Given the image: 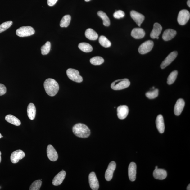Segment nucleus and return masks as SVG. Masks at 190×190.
<instances>
[{"label": "nucleus", "instance_id": "obj_1", "mask_svg": "<svg viewBox=\"0 0 190 190\" xmlns=\"http://www.w3.org/2000/svg\"><path fill=\"white\" fill-rule=\"evenodd\" d=\"M44 87L46 93L51 97L56 95L59 89V84L54 79L48 78L45 81Z\"/></svg>", "mask_w": 190, "mask_h": 190}, {"label": "nucleus", "instance_id": "obj_2", "mask_svg": "<svg viewBox=\"0 0 190 190\" xmlns=\"http://www.w3.org/2000/svg\"><path fill=\"white\" fill-rule=\"evenodd\" d=\"M72 130L75 136L82 138H88L91 133L88 126L82 123H78L74 126Z\"/></svg>", "mask_w": 190, "mask_h": 190}, {"label": "nucleus", "instance_id": "obj_3", "mask_svg": "<svg viewBox=\"0 0 190 190\" xmlns=\"http://www.w3.org/2000/svg\"><path fill=\"white\" fill-rule=\"evenodd\" d=\"M130 84L127 79L115 80L111 84V88L114 90H120L128 88Z\"/></svg>", "mask_w": 190, "mask_h": 190}, {"label": "nucleus", "instance_id": "obj_4", "mask_svg": "<svg viewBox=\"0 0 190 190\" xmlns=\"http://www.w3.org/2000/svg\"><path fill=\"white\" fill-rule=\"evenodd\" d=\"M35 33L34 29L30 26H22L16 31V35L20 37L29 36Z\"/></svg>", "mask_w": 190, "mask_h": 190}, {"label": "nucleus", "instance_id": "obj_5", "mask_svg": "<svg viewBox=\"0 0 190 190\" xmlns=\"http://www.w3.org/2000/svg\"><path fill=\"white\" fill-rule=\"evenodd\" d=\"M66 73L68 77L70 80L78 83L83 81V78L80 75V73L78 70L69 68L67 70Z\"/></svg>", "mask_w": 190, "mask_h": 190}, {"label": "nucleus", "instance_id": "obj_6", "mask_svg": "<svg viewBox=\"0 0 190 190\" xmlns=\"http://www.w3.org/2000/svg\"><path fill=\"white\" fill-rule=\"evenodd\" d=\"M190 14L188 10H182L179 11L178 17V21L179 24L184 25L188 22L190 19Z\"/></svg>", "mask_w": 190, "mask_h": 190}, {"label": "nucleus", "instance_id": "obj_7", "mask_svg": "<svg viewBox=\"0 0 190 190\" xmlns=\"http://www.w3.org/2000/svg\"><path fill=\"white\" fill-rule=\"evenodd\" d=\"M154 42L151 40L146 41L142 43L138 48L140 54H145L149 52L154 47Z\"/></svg>", "mask_w": 190, "mask_h": 190}, {"label": "nucleus", "instance_id": "obj_8", "mask_svg": "<svg viewBox=\"0 0 190 190\" xmlns=\"http://www.w3.org/2000/svg\"><path fill=\"white\" fill-rule=\"evenodd\" d=\"M25 156V154L22 150H18L13 152L11 155L10 159L13 163H16L19 160L23 159Z\"/></svg>", "mask_w": 190, "mask_h": 190}, {"label": "nucleus", "instance_id": "obj_9", "mask_svg": "<svg viewBox=\"0 0 190 190\" xmlns=\"http://www.w3.org/2000/svg\"><path fill=\"white\" fill-rule=\"evenodd\" d=\"M89 182L90 186L92 190H98L99 186V182L94 172H92L89 174Z\"/></svg>", "mask_w": 190, "mask_h": 190}, {"label": "nucleus", "instance_id": "obj_10", "mask_svg": "<svg viewBox=\"0 0 190 190\" xmlns=\"http://www.w3.org/2000/svg\"><path fill=\"white\" fill-rule=\"evenodd\" d=\"M116 167V163L113 161L109 163L105 174V178L106 181H110L111 180Z\"/></svg>", "mask_w": 190, "mask_h": 190}, {"label": "nucleus", "instance_id": "obj_11", "mask_svg": "<svg viewBox=\"0 0 190 190\" xmlns=\"http://www.w3.org/2000/svg\"><path fill=\"white\" fill-rule=\"evenodd\" d=\"M178 55V52L176 51H174L170 53L166 57L165 59L163 61L161 65L160 66L162 69H164L176 59Z\"/></svg>", "mask_w": 190, "mask_h": 190}, {"label": "nucleus", "instance_id": "obj_12", "mask_svg": "<svg viewBox=\"0 0 190 190\" xmlns=\"http://www.w3.org/2000/svg\"><path fill=\"white\" fill-rule=\"evenodd\" d=\"M47 155L49 159L52 161H55L58 158L56 150L51 145H49L47 148Z\"/></svg>", "mask_w": 190, "mask_h": 190}, {"label": "nucleus", "instance_id": "obj_13", "mask_svg": "<svg viewBox=\"0 0 190 190\" xmlns=\"http://www.w3.org/2000/svg\"><path fill=\"white\" fill-rule=\"evenodd\" d=\"M130 15L137 25L140 26L144 20V16L134 10L132 11L131 12Z\"/></svg>", "mask_w": 190, "mask_h": 190}, {"label": "nucleus", "instance_id": "obj_14", "mask_svg": "<svg viewBox=\"0 0 190 190\" xmlns=\"http://www.w3.org/2000/svg\"><path fill=\"white\" fill-rule=\"evenodd\" d=\"M117 111L118 118L120 120L124 119L128 115L129 108L126 105H120L118 107Z\"/></svg>", "mask_w": 190, "mask_h": 190}, {"label": "nucleus", "instance_id": "obj_15", "mask_svg": "<svg viewBox=\"0 0 190 190\" xmlns=\"http://www.w3.org/2000/svg\"><path fill=\"white\" fill-rule=\"evenodd\" d=\"M137 166L135 163L132 162L129 165L128 168L129 179L131 181L136 180Z\"/></svg>", "mask_w": 190, "mask_h": 190}, {"label": "nucleus", "instance_id": "obj_16", "mask_svg": "<svg viewBox=\"0 0 190 190\" xmlns=\"http://www.w3.org/2000/svg\"><path fill=\"white\" fill-rule=\"evenodd\" d=\"M153 176L156 179L163 180L167 177V171L162 169H155L153 172Z\"/></svg>", "mask_w": 190, "mask_h": 190}, {"label": "nucleus", "instance_id": "obj_17", "mask_svg": "<svg viewBox=\"0 0 190 190\" xmlns=\"http://www.w3.org/2000/svg\"><path fill=\"white\" fill-rule=\"evenodd\" d=\"M185 102L183 99H179L177 101L174 107V114L177 116L180 115L184 109Z\"/></svg>", "mask_w": 190, "mask_h": 190}, {"label": "nucleus", "instance_id": "obj_18", "mask_svg": "<svg viewBox=\"0 0 190 190\" xmlns=\"http://www.w3.org/2000/svg\"><path fill=\"white\" fill-rule=\"evenodd\" d=\"M66 173L65 171L62 170L55 176L53 179L52 184L53 185L57 186L61 184L65 179Z\"/></svg>", "mask_w": 190, "mask_h": 190}, {"label": "nucleus", "instance_id": "obj_19", "mask_svg": "<svg viewBox=\"0 0 190 190\" xmlns=\"http://www.w3.org/2000/svg\"><path fill=\"white\" fill-rule=\"evenodd\" d=\"M162 30V27L160 24L155 23L153 27V30L150 33V37L153 39L159 37Z\"/></svg>", "mask_w": 190, "mask_h": 190}, {"label": "nucleus", "instance_id": "obj_20", "mask_svg": "<svg viewBox=\"0 0 190 190\" xmlns=\"http://www.w3.org/2000/svg\"><path fill=\"white\" fill-rule=\"evenodd\" d=\"M156 124L158 131L161 133H163L165 131V125L163 116L159 115L157 116L156 120Z\"/></svg>", "mask_w": 190, "mask_h": 190}, {"label": "nucleus", "instance_id": "obj_21", "mask_svg": "<svg viewBox=\"0 0 190 190\" xmlns=\"http://www.w3.org/2000/svg\"><path fill=\"white\" fill-rule=\"evenodd\" d=\"M146 34L143 29L135 28L133 29L131 33V35L135 39H139L143 38Z\"/></svg>", "mask_w": 190, "mask_h": 190}, {"label": "nucleus", "instance_id": "obj_22", "mask_svg": "<svg viewBox=\"0 0 190 190\" xmlns=\"http://www.w3.org/2000/svg\"><path fill=\"white\" fill-rule=\"evenodd\" d=\"M176 31L172 29H168L163 33L162 38L165 41H168L173 38L176 35Z\"/></svg>", "mask_w": 190, "mask_h": 190}, {"label": "nucleus", "instance_id": "obj_23", "mask_svg": "<svg viewBox=\"0 0 190 190\" xmlns=\"http://www.w3.org/2000/svg\"><path fill=\"white\" fill-rule=\"evenodd\" d=\"M85 35L87 38L90 40H96L98 38V34L93 29H88L85 31Z\"/></svg>", "mask_w": 190, "mask_h": 190}, {"label": "nucleus", "instance_id": "obj_24", "mask_svg": "<svg viewBox=\"0 0 190 190\" xmlns=\"http://www.w3.org/2000/svg\"><path fill=\"white\" fill-rule=\"evenodd\" d=\"M27 114L30 120H33L35 119L36 114V109L35 105L33 103L29 104L27 108Z\"/></svg>", "mask_w": 190, "mask_h": 190}, {"label": "nucleus", "instance_id": "obj_25", "mask_svg": "<svg viewBox=\"0 0 190 190\" xmlns=\"http://www.w3.org/2000/svg\"><path fill=\"white\" fill-rule=\"evenodd\" d=\"M5 119L7 122L15 126H19L21 124L20 120L12 115H6L5 117Z\"/></svg>", "mask_w": 190, "mask_h": 190}, {"label": "nucleus", "instance_id": "obj_26", "mask_svg": "<svg viewBox=\"0 0 190 190\" xmlns=\"http://www.w3.org/2000/svg\"><path fill=\"white\" fill-rule=\"evenodd\" d=\"M78 47L81 51L85 52H89L93 51V48L91 45L85 42L79 43Z\"/></svg>", "mask_w": 190, "mask_h": 190}, {"label": "nucleus", "instance_id": "obj_27", "mask_svg": "<svg viewBox=\"0 0 190 190\" xmlns=\"http://www.w3.org/2000/svg\"><path fill=\"white\" fill-rule=\"evenodd\" d=\"M97 15L102 18L103 22V25L106 26H109L110 25V21L107 16L104 12L100 11L97 12Z\"/></svg>", "mask_w": 190, "mask_h": 190}, {"label": "nucleus", "instance_id": "obj_28", "mask_svg": "<svg viewBox=\"0 0 190 190\" xmlns=\"http://www.w3.org/2000/svg\"><path fill=\"white\" fill-rule=\"evenodd\" d=\"M71 19V16L70 15H66L62 18L60 21V26L63 28L67 27L70 22Z\"/></svg>", "mask_w": 190, "mask_h": 190}, {"label": "nucleus", "instance_id": "obj_29", "mask_svg": "<svg viewBox=\"0 0 190 190\" xmlns=\"http://www.w3.org/2000/svg\"><path fill=\"white\" fill-rule=\"evenodd\" d=\"M99 41L100 45L102 47L105 48L110 47L111 45V43L110 41L108 40L106 37L104 36L100 37Z\"/></svg>", "mask_w": 190, "mask_h": 190}, {"label": "nucleus", "instance_id": "obj_30", "mask_svg": "<svg viewBox=\"0 0 190 190\" xmlns=\"http://www.w3.org/2000/svg\"><path fill=\"white\" fill-rule=\"evenodd\" d=\"M90 62L92 64L94 65H99L102 64L104 62V60L102 57L99 56L91 58Z\"/></svg>", "mask_w": 190, "mask_h": 190}, {"label": "nucleus", "instance_id": "obj_31", "mask_svg": "<svg viewBox=\"0 0 190 190\" xmlns=\"http://www.w3.org/2000/svg\"><path fill=\"white\" fill-rule=\"evenodd\" d=\"M178 72L177 70L173 71L169 75L167 79V83L168 84H172L175 81L177 77Z\"/></svg>", "mask_w": 190, "mask_h": 190}, {"label": "nucleus", "instance_id": "obj_32", "mask_svg": "<svg viewBox=\"0 0 190 190\" xmlns=\"http://www.w3.org/2000/svg\"><path fill=\"white\" fill-rule=\"evenodd\" d=\"M51 44L50 42L48 41L41 48V53L43 55L48 54L51 50Z\"/></svg>", "mask_w": 190, "mask_h": 190}, {"label": "nucleus", "instance_id": "obj_33", "mask_svg": "<svg viewBox=\"0 0 190 190\" xmlns=\"http://www.w3.org/2000/svg\"><path fill=\"white\" fill-rule=\"evenodd\" d=\"M12 23L11 21H7L2 23L0 25V33L7 29L12 25Z\"/></svg>", "mask_w": 190, "mask_h": 190}, {"label": "nucleus", "instance_id": "obj_34", "mask_svg": "<svg viewBox=\"0 0 190 190\" xmlns=\"http://www.w3.org/2000/svg\"><path fill=\"white\" fill-rule=\"evenodd\" d=\"M41 180H38L34 181L30 186V190H39L42 185Z\"/></svg>", "mask_w": 190, "mask_h": 190}, {"label": "nucleus", "instance_id": "obj_35", "mask_svg": "<svg viewBox=\"0 0 190 190\" xmlns=\"http://www.w3.org/2000/svg\"><path fill=\"white\" fill-rule=\"evenodd\" d=\"M158 90L154 89V90L148 92L146 93V96L150 99H153L156 98L158 96Z\"/></svg>", "mask_w": 190, "mask_h": 190}, {"label": "nucleus", "instance_id": "obj_36", "mask_svg": "<svg viewBox=\"0 0 190 190\" xmlns=\"http://www.w3.org/2000/svg\"><path fill=\"white\" fill-rule=\"evenodd\" d=\"M125 14L124 12L122 10L116 11L113 14V17L117 19H120L124 17Z\"/></svg>", "mask_w": 190, "mask_h": 190}, {"label": "nucleus", "instance_id": "obj_37", "mask_svg": "<svg viewBox=\"0 0 190 190\" xmlns=\"http://www.w3.org/2000/svg\"><path fill=\"white\" fill-rule=\"evenodd\" d=\"M7 88L3 84H0V96H2L6 93Z\"/></svg>", "mask_w": 190, "mask_h": 190}, {"label": "nucleus", "instance_id": "obj_38", "mask_svg": "<svg viewBox=\"0 0 190 190\" xmlns=\"http://www.w3.org/2000/svg\"><path fill=\"white\" fill-rule=\"evenodd\" d=\"M58 0H47L48 4L49 6H52L56 4Z\"/></svg>", "mask_w": 190, "mask_h": 190}, {"label": "nucleus", "instance_id": "obj_39", "mask_svg": "<svg viewBox=\"0 0 190 190\" xmlns=\"http://www.w3.org/2000/svg\"><path fill=\"white\" fill-rule=\"evenodd\" d=\"M187 4L188 5V6L190 7V0H188L187 2Z\"/></svg>", "mask_w": 190, "mask_h": 190}, {"label": "nucleus", "instance_id": "obj_40", "mask_svg": "<svg viewBox=\"0 0 190 190\" xmlns=\"http://www.w3.org/2000/svg\"><path fill=\"white\" fill-rule=\"evenodd\" d=\"M187 190H190V184H189L188 186H187Z\"/></svg>", "mask_w": 190, "mask_h": 190}, {"label": "nucleus", "instance_id": "obj_41", "mask_svg": "<svg viewBox=\"0 0 190 190\" xmlns=\"http://www.w3.org/2000/svg\"><path fill=\"white\" fill-rule=\"evenodd\" d=\"M1 154H2V153L1 151H0V163H1Z\"/></svg>", "mask_w": 190, "mask_h": 190}, {"label": "nucleus", "instance_id": "obj_42", "mask_svg": "<svg viewBox=\"0 0 190 190\" xmlns=\"http://www.w3.org/2000/svg\"><path fill=\"white\" fill-rule=\"evenodd\" d=\"M84 1H85L86 2H88V1H90L91 0H84Z\"/></svg>", "mask_w": 190, "mask_h": 190}, {"label": "nucleus", "instance_id": "obj_43", "mask_svg": "<svg viewBox=\"0 0 190 190\" xmlns=\"http://www.w3.org/2000/svg\"><path fill=\"white\" fill-rule=\"evenodd\" d=\"M1 138H2V135L1 133H0V139H1Z\"/></svg>", "mask_w": 190, "mask_h": 190}, {"label": "nucleus", "instance_id": "obj_44", "mask_svg": "<svg viewBox=\"0 0 190 190\" xmlns=\"http://www.w3.org/2000/svg\"><path fill=\"white\" fill-rule=\"evenodd\" d=\"M157 168H158L157 166H156V167H155V169H157Z\"/></svg>", "mask_w": 190, "mask_h": 190}, {"label": "nucleus", "instance_id": "obj_45", "mask_svg": "<svg viewBox=\"0 0 190 190\" xmlns=\"http://www.w3.org/2000/svg\"><path fill=\"white\" fill-rule=\"evenodd\" d=\"M2 137H3V136H2Z\"/></svg>", "mask_w": 190, "mask_h": 190}, {"label": "nucleus", "instance_id": "obj_46", "mask_svg": "<svg viewBox=\"0 0 190 190\" xmlns=\"http://www.w3.org/2000/svg\"><path fill=\"white\" fill-rule=\"evenodd\" d=\"M1 187H0V189H1Z\"/></svg>", "mask_w": 190, "mask_h": 190}]
</instances>
